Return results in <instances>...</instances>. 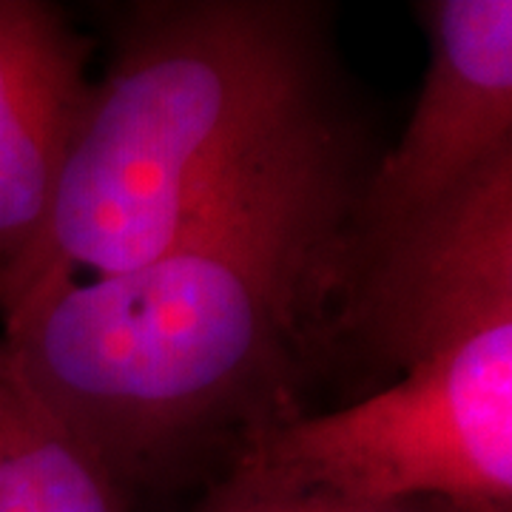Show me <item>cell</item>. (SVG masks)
<instances>
[{
  "instance_id": "6da1fadb",
  "label": "cell",
  "mask_w": 512,
  "mask_h": 512,
  "mask_svg": "<svg viewBox=\"0 0 512 512\" xmlns=\"http://www.w3.org/2000/svg\"><path fill=\"white\" fill-rule=\"evenodd\" d=\"M359 188L330 120L160 256L29 293L0 316L6 356L120 490L217 439L245 447L296 413L282 396L348 288Z\"/></svg>"
},
{
  "instance_id": "7a4b0ae2",
  "label": "cell",
  "mask_w": 512,
  "mask_h": 512,
  "mask_svg": "<svg viewBox=\"0 0 512 512\" xmlns=\"http://www.w3.org/2000/svg\"><path fill=\"white\" fill-rule=\"evenodd\" d=\"M330 123L319 9L293 0L137 3L57 185L29 293L131 271L251 171Z\"/></svg>"
},
{
  "instance_id": "3957f363",
  "label": "cell",
  "mask_w": 512,
  "mask_h": 512,
  "mask_svg": "<svg viewBox=\"0 0 512 512\" xmlns=\"http://www.w3.org/2000/svg\"><path fill=\"white\" fill-rule=\"evenodd\" d=\"M234 470L396 501L512 504V325L402 370L333 413L262 427Z\"/></svg>"
},
{
  "instance_id": "277c9868",
  "label": "cell",
  "mask_w": 512,
  "mask_h": 512,
  "mask_svg": "<svg viewBox=\"0 0 512 512\" xmlns=\"http://www.w3.org/2000/svg\"><path fill=\"white\" fill-rule=\"evenodd\" d=\"M430 63L396 146L359 188L356 231L433 208L512 148V3H421Z\"/></svg>"
},
{
  "instance_id": "5b68a950",
  "label": "cell",
  "mask_w": 512,
  "mask_h": 512,
  "mask_svg": "<svg viewBox=\"0 0 512 512\" xmlns=\"http://www.w3.org/2000/svg\"><path fill=\"white\" fill-rule=\"evenodd\" d=\"M92 40L63 9L0 0V308L46 237L57 185L89 111Z\"/></svg>"
},
{
  "instance_id": "8992f818",
  "label": "cell",
  "mask_w": 512,
  "mask_h": 512,
  "mask_svg": "<svg viewBox=\"0 0 512 512\" xmlns=\"http://www.w3.org/2000/svg\"><path fill=\"white\" fill-rule=\"evenodd\" d=\"M0 512H123L114 478L20 379L3 342Z\"/></svg>"
},
{
  "instance_id": "52a82bcc",
  "label": "cell",
  "mask_w": 512,
  "mask_h": 512,
  "mask_svg": "<svg viewBox=\"0 0 512 512\" xmlns=\"http://www.w3.org/2000/svg\"><path fill=\"white\" fill-rule=\"evenodd\" d=\"M205 512H510V507L453 504L441 498L373 501V498H356L322 487L285 484L248 470H234L228 484L211 498Z\"/></svg>"
}]
</instances>
